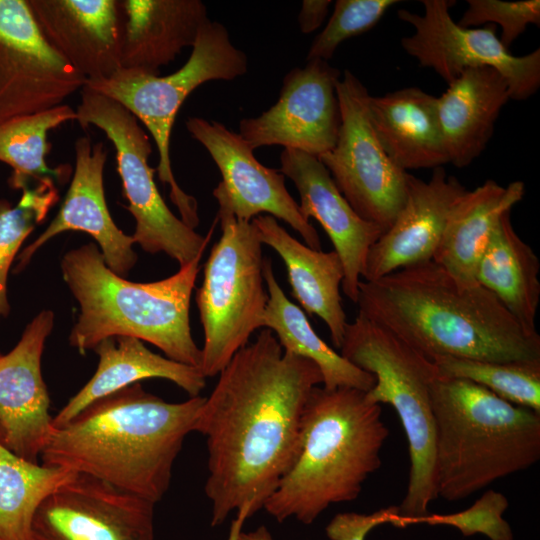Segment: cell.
Returning a JSON list of instances; mask_svg holds the SVG:
<instances>
[{
    "instance_id": "6da1fadb",
    "label": "cell",
    "mask_w": 540,
    "mask_h": 540,
    "mask_svg": "<svg viewBox=\"0 0 540 540\" xmlns=\"http://www.w3.org/2000/svg\"><path fill=\"white\" fill-rule=\"evenodd\" d=\"M218 376L194 427L206 438L212 527L246 504L263 508L295 460L305 405L323 382L316 364L266 328Z\"/></svg>"
},
{
    "instance_id": "7a4b0ae2",
    "label": "cell",
    "mask_w": 540,
    "mask_h": 540,
    "mask_svg": "<svg viewBox=\"0 0 540 540\" xmlns=\"http://www.w3.org/2000/svg\"><path fill=\"white\" fill-rule=\"evenodd\" d=\"M356 304L430 360L540 361L538 332H526L491 292L457 280L433 260L361 280Z\"/></svg>"
},
{
    "instance_id": "3957f363",
    "label": "cell",
    "mask_w": 540,
    "mask_h": 540,
    "mask_svg": "<svg viewBox=\"0 0 540 540\" xmlns=\"http://www.w3.org/2000/svg\"><path fill=\"white\" fill-rule=\"evenodd\" d=\"M206 397L170 403L140 383L87 405L53 426L40 461L101 479L158 503L166 494L174 462L194 432Z\"/></svg>"
},
{
    "instance_id": "277c9868",
    "label": "cell",
    "mask_w": 540,
    "mask_h": 540,
    "mask_svg": "<svg viewBox=\"0 0 540 540\" xmlns=\"http://www.w3.org/2000/svg\"><path fill=\"white\" fill-rule=\"evenodd\" d=\"M389 436L380 404L348 387L312 389L298 451L263 509L276 521L312 524L330 505L355 500L381 466Z\"/></svg>"
},
{
    "instance_id": "5b68a950",
    "label": "cell",
    "mask_w": 540,
    "mask_h": 540,
    "mask_svg": "<svg viewBox=\"0 0 540 540\" xmlns=\"http://www.w3.org/2000/svg\"><path fill=\"white\" fill-rule=\"evenodd\" d=\"M202 255L165 279L137 283L114 273L94 243L68 251L60 264L62 277L80 305L70 345L84 355L106 338L130 336L199 368L201 349L189 313Z\"/></svg>"
},
{
    "instance_id": "8992f818",
    "label": "cell",
    "mask_w": 540,
    "mask_h": 540,
    "mask_svg": "<svg viewBox=\"0 0 540 540\" xmlns=\"http://www.w3.org/2000/svg\"><path fill=\"white\" fill-rule=\"evenodd\" d=\"M431 403L438 497L465 499L539 461V412L473 382L438 375Z\"/></svg>"
},
{
    "instance_id": "52a82bcc",
    "label": "cell",
    "mask_w": 540,
    "mask_h": 540,
    "mask_svg": "<svg viewBox=\"0 0 540 540\" xmlns=\"http://www.w3.org/2000/svg\"><path fill=\"white\" fill-rule=\"evenodd\" d=\"M339 350L350 363L374 376L375 384L366 392L367 399L391 405L407 438L408 484L397 506L394 526L421 523L429 514L430 503L438 498L431 403L436 367L429 358L360 312L347 323Z\"/></svg>"
},
{
    "instance_id": "ba28073f",
    "label": "cell",
    "mask_w": 540,
    "mask_h": 540,
    "mask_svg": "<svg viewBox=\"0 0 540 540\" xmlns=\"http://www.w3.org/2000/svg\"><path fill=\"white\" fill-rule=\"evenodd\" d=\"M213 195L221 236L211 248L196 292L204 335L199 369L206 378L217 376L262 327L268 302L256 226L235 217L221 182Z\"/></svg>"
},
{
    "instance_id": "9c48e42d",
    "label": "cell",
    "mask_w": 540,
    "mask_h": 540,
    "mask_svg": "<svg viewBox=\"0 0 540 540\" xmlns=\"http://www.w3.org/2000/svg\"><path fill=\"white\" fill-rule=\"evenodd\" d=\"M248 70L246 54L236 48L224 25L209 18L202 25L186 63L176 72L152 75L121 68L107 78L86 80L85 86L121 104L141 121L158 150L156 171L170 187V199L181 220L194 229L198 204L177 184L170 160V135L176 115L188 95L211 80H233Z\"/></svg>"
},
{
    "instance_id": "30bf717a",
    "label": "cell",
    "mask_w": 540,
    "mask_h": 540,
    "mask_svg": "<svg viewBox=\"0 0 540 540\" xmlns=\"http://www.w3.org/2000/svg\"><path fill=\"white\" fill-rule=\"evenodd\" d=\"M75 112V121L82 128L97 127L114 146L117 171L128 201L126 209L136 221L132 235L135 243L150 254L164 252L180 266L203 254L214 227L202 236L168 208L154 181L155 169L148 163L150 139L137 118L118 102L85 85Z\"/></svg>"
},
{
    "instance_id": "8fae6325",
    "label": "cell",
    "mask_w": 540,
    "mask_h": 540,
    "mask_svg": "<svg viewBox=\"0 0 540 540\" xmlns=\"http://www.w3.org/2000/svg\"><path fill=\"white\" fill-rule=\"evenodd\" d=\"M341 125L338 139L318 159L338 190L364 220L387 230L406 198L408 172L386 154L372 127L364 84L349 70L336 83Z\"/></svg>"
},
{
    "instance_id": "7c38bea8",
    "label": "cell",
    "mask_w": 540,
    "mask_h": 540,
    "mask_svg": "<svg viewBox=\"0 0 540 540\" xmlns=\"http://www.w3.org/2000/svg\"><path fill=\"white\" fill-rule=\"evenodd\" d=\"M424 13L401 9L397 16L413 26L414 32L401 39L405 52L422 67L434 70L447 84L463 71L493 67L507 81L510 99L522 101L534 95L540 86V49L515 56L496 35L495 25L467 28L450 14L455 3L449 0L421 1Z\"/></svg>"
},
{
    "instance_id": "4fadbf2b",
    "label": "cell",
    "mask_w": 540,
    "mask_h": 540,
    "mask_svg": "<svg viewBox=\"0 0 540 540\" xmlns=\"http://www.w3.org/2000/svg\"><path fill=\"white\" fill-rule=\"evenodd\" d=\"M85 83L44 40L27 0H0V123L62 105Z\"/></svg>"
},
{
    "instance_id": "5bb4252c",
    "label": "cell",
    "mask_w": 540,
    "mask_h": 540,
    "mask_svg": "<svg viewBox=\"0 0 540 540\" xmlns=\"http://www.w3.org/2000/svg\"><path fill=\"white\" fill-rule=\"evenodd\" d=\"M340 77L337 68L321 59L291 69L277 102L257 117L242 119L239 134L253 150L281 145L317 158L329 152L341 125L336 94Z\"/></svg>"
},
{
    "instance_id": "9a60e30c",
    "label": "cell",
    "mask_w": 540,
    "mask_h": 540,
    "mask_svg": "<svg viewBox=\"0 0 540 540\" xmlns=\"http://www.w3.org/2000/svg\"><path fill=\"white\" fill-rule=\"evenodd\" d=\"M155 504L75 473L38 507L32 540H154Z\"/></svg>"
},
{
    "instance_id": "2e32d148",
    "label": "cell",
    "mask_w": 540,
    "mask_h": 540,
    "mask_svg": "<svg viewBox=\"0 0 540 540\" xmlns=\"http://www.w3.org/2000/svg\"><path fill=\"white\" fill-rule=\"evenodd\" d=\"M186 128L217 165L230 208L238 220L251 222L266 213L291 226L307 246L321 250L319 234L288 192L285 176L262 165L239 133L201 117H189Z\"/></svg>"
},
{
    "instance_id": "e0dca14e",
    "label": "cell",
    "mask_w": 540,
    "mask_h": 540,
    "mask_svg": "<svg viewBox=\"0 0 540 540\" xmlns=\"http://www.w3.org/2000/svg\"><path fill=\"white\" fill-rule=\"evenodd\" d=\"M54 325L43 310L26 326L16 346L0 356V442L17 456L39 463L53 427L41 358Z\"/></svg>"
},
{
    "instance_id": "ac0fdd59",
    "label": "cell",
    "mask_w": 540,
    "mask_h": 540,
    "mask_svg": "<svg viewBox=\"0 0 540 540\" xmlns=\"http://www.w3.org/2000/svg\"><path fill=\"white\" fill-rule=\"evenodd\" d=\"M466 191L443 167L434 168L428 180L408 173L404 204L392 225L370 248L362 280L374 281L433 260L448 215Z\"/></svg>"
},
{
    "instance_id": "d6986e66",
    "label": "cell",
    "mask_w": 540,
    "mask_h": 540,
    "mask_svg": "<svg viewBox=\"0 0 540 540\" xmlns=\"http://www.w3.org/2000/svg\"><path fill=\"white\" fill-rule=\"evenodd\" d=\"M280 163L299 193L301 214L317 220L330 238L344 269L341 289L356 304L368 252L384 230L353 210L317 157L284 148Z\"/></svg>"
},
{
    "instance_id": "ffe728a7",
    "label": "cell",
    "mask_w": 540,
    "mask_h": 540,
    "mask_svg": "<svg viewBox=\"0 0 540 540\" xmlns=\"http://www.w3.org/2000/svg\"><path fill=\"white\" fill-rule=\"evenodd\" d=\"M107 151L102 142L88 137L75 141V170L60 210L42 234L18 255L17 270L24 268L48 240L65 231H82L101 248L106 265L117 275L127 276L137 261L132 235L122 232L108 210L103 173Z\"/></svg>"
},
{
    "instance_id": "44dd1931",
    "label": "cell",
    "mask_w": 540,
    "mask_h": 540,
    "mask_svg": "<svg viewBox=\"0 0 540 540\" xmlns=\"http://www.w3.org/2000/svg\"><path fill=\"white\" fill-rule=\"evenodd\" d=\"M47 44L86 80L121 69L123 19L118 0H27Z\"/></svg>"
},
{
    "instance_id": "7402d4cb",
    "label": "cell",
    "mask_w": 540,
    "mask_h": 540,
    "mask_svg": "<svg viewBox=\"0 0 540 540\" xmlns=\"http://www.w3.org/2000/svg\"><path fill=\"white\" fill-rule=\"evenodd\" d=\"M123 19L121 68L159 75L193 47L207 17L200 0H118Z\"/></svg>"
},
{
    "instance_id": "603a6c76",
    "label": "cell",
    "mask_w": 540,
    "mask_h": 540,
    "mask_svg": "<svg viewBox=\"0 0 540 540\" xmlns=\"http://www.w3.org/2000/svg\"><path fill=\"white\" fill-rule=\"evenodd\" d=\"M508 100V83L493 67L469 68L448 84L438 116L449 163L463 168L483 152Z\"/></svg>"
},
{
    "instance_id": "cb8c5ba5",
    "label": "cell",
    "mask_w": 540,
    "mask_h": 540,
    "mask_svg": "<svg viewBox=\"0 0 540 540\" xmlns=\"http://www.w3.org/2000/svg\"><path fill=\"white\" fill-rule=\"evenodd\" d=\"M252 222L262 244L283 260L292 296L307 314L324 321L332 343L339 349L348 323L340 294L344 269L339 255L301 243L270 215L257 216Z\"/></svg>"
},
{
    "instance_id": "d4e9b609",
    "label": "cell",
    "mask_w": 540,
    "mask_h": 540,
    "mask_svg": "<svg viewBox=\"0 0 540 540\" xmlns=\"http://www.w3.org/2000/svg\"><path fill=\"white\" fill-rule=\"evenodd\" d=\"M374 132L389 158L402 170L449 163L438 116V98L408 87L368 99Z\"/></svg>"
},
{
    "instance_id": "484cf974",
    "label": "cell",
    "mask_w": 540,
    "mask_h": 540,
    "mask_svg": "<svg viewBox=\"0 0 540 540\" xmlns=\"http://www.w3.org/2000/svg\"><path fill=\"white\" fill-rule=\"evenodd\" d=\"M93 350L99 358L94 375L53 417V426L65 424L95 400L143 379H167L190 397L199 396L206 385L199 368L156 354L134 337L106 338Z\"/></svg>"
},
{
    "instance_id": "4316f807",
    "label": "cell",
    "mask_w": 540,
    "mask_h": 540,
    "mask_svg": "<svg viewBox=\"0 0 540 540\" xmlns=\"http://www.w3.org/2000/svg\"><path fill=\"white\" fill-rule=\"evenodd\" d=\"M524 193L522 181L504 187L491 179L467 190L448 215L433 261L461 282H476V268L494 227Z\"/></svg>"
},
{
    "instance_id": "83f0119b",
    "label": "cell",
    "mask_w": 540,
    "mask_h": 540,
    "mask_svg": "<svg viewBox=\"0 0 540 540\" xmlns=\"http://www.w3.org/2000/svg\"><path fill=\"white\" fill-rule=\"evenodd\" d=\"M540 262L515 231L511 211L494 227L479 260L475 281L491 292L528 333H537Z\"/></svg>"
},
{
    "instance_id": "f1b7e54d",
    "label": "cell",
    "mask_w": 540,
    "mask_h": 540,
    "mask_svg": "<svg viewBox=\"0 0 540 540\" xmlns=\"http://www.w3.org/2000/svg\"><path fill=\"white\" fill-rule=\"evenodd\" d=\"M263 274L268 302L262 327L275 335L284 351L316 364L322 374L324 388L348 387L369 391L375 384L374 376L350 363L320 338L305 312L286 297L275 277L271 259H264Z\"/></svg>"
},
{
    "instance_id": "f546056e",
    "label": "cell",
    "mask_w": 540,
    "mask_h": 540,
    "mask_svg": "<svg viewBox=\"0 0 540 540\" xmlns=\"http://www.w3.org/2000/svg\"><path fill=\"white\" fill-rule=\"evenodd\" d=\"M75 119V109L64 103L0 123V161L12 169L8 180L12 189L28 188L32 180L66 181L70 165L48 166L46 156L51 145L47 136L50 130Z\"/></svg>"
},
{
    "instance_id": "4dcf8cb0",
    "label": "cell",
    "mask_w": 540,
    "mask_h": 540,
    "mask_svg": "<svg viewBox=\"0 0 540 540\" xmlns=\"http://www.w3.org/2000/svg\"><path fill=\"white\" fill-rule=\"evenodd\" d=\"M75 473L25 460L0 442V540H32L38 507Z\"/></svg>"
},
{
    "instance_id": "1f68e13d",
    "label": "cell",
    "mask_w": 540,
    "mask_h": 540,
    "mask_svg": "<svg viewBox=\"0 0 540 540\" xmlns=\"http://www.w3.org/2000/svg\"><path fill=\"white\" fill-rule=\"evenodd\" d=\"M437 375L463 379L498 397L540 413V361L493 362L436 356L431 359Z\"/></svg>"
},
{
    "instance_id": "d6a6232c",
    "label": "cell",
    "mask_w": 540,
    "mask_h": 540,
    "mask_svg": "<svg viewBox=\"0 0 540 540\" xmlns=\"http://www.w3.org/2000/svg\"><path fill=\"white\" fill-rule=\"evenodd\" d=\"M59 201L55 180L46 178L34 188L22 190L19 202L12 206L0 199V319L9 315L7 279L21 245L35 226L41 224Z\"/></svg>"
},
{
    "instance_id": "836d02e7",
    "label": "cell",
    "mask_w": 540,
    "mask_h": 540,
    "mask_svg": "<svg viewBox=\"0 0 540 540\" xmlns=\"http://www.w3.org/2000/svg\"><path fill=\"white\" fill-rule=\"evenodd\" d=\"M397 3V0H337L328 23L312 42L307 60L328 61L343 41L371 29Z\"/></svg>"
},
{
    "instance_id": "e575fe53",
    "label": "cell",
    "mask_w": 540,
    "mask_h": 540,
    "mask_svg": "<svg viewBox=\"0 0 540 540\" xmlns=\"http://www.w3.org/2000/svg\"><path fill=\"white\" fill-rule=\"evenodd\" d=\"M468 8L457 22L472 28L483 24L501 27L499 40L506 49L530 24L540 25V1L468 0Z\"/></svg>"
},
{
    "instance_id": "d590c367",
    "label": "cell",
    "mask_w": 540,
    "mask_h": 540,
    "mask_svg": "<svg viewBox=\"0 0 540 540\" xmlns=\"http://www.w3.org/2000/svg\"><path fill=\"white\" fill-rule=\"evenodd\" d=\"M509 503L505 495L488 490L468 509L449 515L428 514L421 523L445 524L457 528L464 536L484 534L490 540H513V532L503 513Z\"/></svg>"
},
{
    "instance_id": "8d00e7d4",
    "label": "cell",
    "mask_w": 540,
    "mask_h": 540,
    "mask_svg": "<svg viewBox=\"0 0 540 540\" xmlns=\"http://www.w3.org/2000/svg\"><path fill=\"white\" fill-rule=\"evenodd\" d=\"M397 517V506L380 509L371 514L344 512L335 515L326 526V535L330 540H365L375 527L393 524Z\"/></svg>"
},
{
    "instance_id": "74e56055",
    "label": "cell",
    "mask_w": 540,
    "mask_h": 540,
    "mask_svg": "<svg viewBox=\"0 0 540 540\" xmlns=\"http://www.w3.org/2000/svg\"><path fill=\"white\" fill-rule=\"evenodd\" d=\"M331 3L332 1L330 0L302 1L301 10L298 15L301 32L308 34L317 30L324 22Z\"/></svg>"
},
{
    "instance_id": "f35d334b",
    "label": "cell",
    "mask_w": 540,
    "mask_h": 540,
    "mask_svg": "<svg viewBox=\"0 0 540 540\" xmlns=\"http://www.w3.org/2000/svg\"><path fill=\"white\" fill-rule=\"evenodd\" d=\"M253 515L251 505L246 504L239 508L236 517L232 520L227 540H239L244 523Z\"/></svg>"
},
{
    "instance_id": "ab89813d",
    "label": "cell",
    "mask_w": 540,
    "mask_h": 540,
    "mask_svg": "<svg viewBox=\"0 0 540 540\" xmlns=\"http://www.w3.org/2000/svg\"><path fill=\"white\" fill-rule=\"evenodd\" d=\"M239 540H274L266 526L261 525L250 532H241Z\"/></svg>"
},
{
    "instance_id": "60d3db41",
    "label": "cell",
    "mask_w": 540,
    "mask_h": 540,
    "mask_svg": "<svg viewBox=\"0 0 540 540\" xmlns=\"http://www.w3.org/2000/svg\"><path fill=\"white\" fill-rule=\"evenodd\" d=\"M0 356H1V354H0Z\"/></svg>"
}]
</instances>
